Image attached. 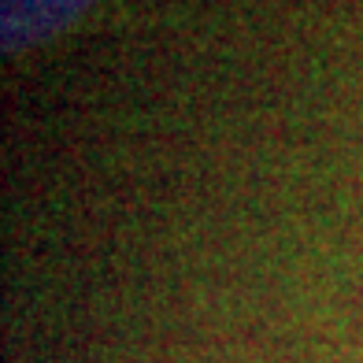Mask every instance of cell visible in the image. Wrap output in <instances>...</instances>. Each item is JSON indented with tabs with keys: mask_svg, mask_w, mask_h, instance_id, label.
Here are the masks:
<instances>
[{
	"mask_svg": "<svg viewBox=\"0 0 363 363\" xmlns=\"http://www.w3.org/2000/svg\"><path fill=\"white\" fill-rule=\"evenodd\" d=\"M89 0H0V38L4 48H26L60 26H67Z\"/></svg>",
	"mask_w": 363,
	"mask_h": 363,
	"instance_id": "obj_1",
	"label": "cell"
}]
</instances>
